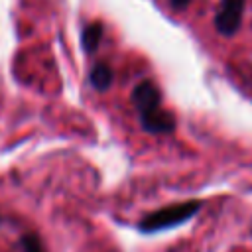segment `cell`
Instances as JSON below:
<instances>
[{
  "label": "cell",
  "instance_id": "1",
  "mask_svg": "<svg viewBox=\"0 0 252 252\" xmlns=\"http://www.w3.org/2000/svg\"><path fill=\"white\" fill-rule=\"evenodd\" d=\"M201 205H203L201 201H195L193 199V201H183V203L161 207L158 211L148 213L138 222V228L144 234H154V232H159V230H167V228L179 226V224L187 222L189 219H193L199 213Z\"/></svg>",
  "mask_w": 252,
  "mask_h": 252
},
{
  "label": "cell",
  "instance_id": "2",
  "mask_svg": "<svg viewBox=\"0 0 252 252\" xmlns=\"http://www.w3.org/2000/svg\"><path fill=\"white\" fill-rule=\"evenodd\" d=\"M246 0H220V6L215 14V30L220 35H234L242 24Z\"/></svg>",
  "mask_w": 252,
  "mask_h": 252
},
{
  "label": "cell",
  "instance_id": "3",
  "mask_svg": "<svg viewBox=\"0 0 252 252\" xmlns=\"http://www.w3.org/2000/svg\"><path fill=\"white\" fill-rule=\"evenodd\" d=\"M132 102L138 114H146L158 106H161V93L152 81H140L132 91Z\"/></svg>",
  "mask_w": 252,
  "mask_h": 252
},
{
  "label": "cell",
  "instance_id": "4",
  "mask_svg": "<svg viewBox=\"0 0 252 252\" xmlns=\"http://www.w3.org/2000/svg\"><path fill=\"white\" fill-rule=\"evenodd\" d=\"M140 124L150 134H169L175 130V116L169 110L158 106L146 114H140Z\"/></svg>",
  "mask_w": 252,
  "mask_h": 252
},
{
  "label": "cell",
  "instance_id": "5",
  "mask_svg": "<svg viewBox=\"0 0 252 252\" xmlns=\"http://www.w3.org/2000/svg\"><path fill=\"white\" fill-rule=\"evenodd\" d=\"M102 33H104V26L100 22H91L83 28V33H81V43L85 47L87 53H93L98 49L100 45V39H102Z\"/></svg>",
  "mask_w": 252,
  "mask_h": 252
},
{
  "label": "cell",
  "instance_id": "6",
  "mask_svg": "<svg viewBox=\"0 0 252 252\" xmlns=\"http://www.w3.org/2000/svg\"><path fill=\"white\" fill-rule=\"evenodd\" d=\"M89 79H91L93 89H96L98 93H104L110 87V83H112V71H110V67L106 63H96L91 69Z\"/></svg>",
  "mask_w": 252,
  "mask_h": 252
},
{
  "label": "cell",
  "instance_id": "7",
  "mask_svg": "<svg viewBox=\"0 0 252 252\" xmlns=\"http://www.w3.org/2000/svg\"><path fill=\"white\" fill-rule=\"evenodd\" d=\"M20 246H22V252H45L39 236L35 232H28L20 238Z\"/></svg>",
  "mask_w": 252,
  "mask_h": 252
},
{
  "label": "cell",
  "instance_id": "8",
  "mask_svg": "<svg viewBox=\"0 0 252 252\" xmlns=\"http://www.w3.org/2000/svg\"><path fill=\"white\" fill-rule=\"evenodd\" d=\"M171 2V6L175 8V10H183V8H187L189 6V2L191 0H169Z\"/></svg>",
  "mask_w": 252,
  "mask_h": 252
},
{
  "label": "cell",
  "instance_id": "9",
  "mask_svg": "<svg viewBox=\"0 0 252 252\" xmlns=\"http://www.w3.org/2000/svg\"><path fill=\"white\" fill-rule=\"evenodd\" d=\"M0 222H2V217H0Z\"/></svg>",
  "mask_w": 252,
  "mask_h": 252
}]
</instances>
